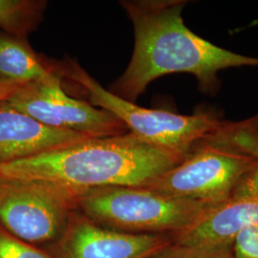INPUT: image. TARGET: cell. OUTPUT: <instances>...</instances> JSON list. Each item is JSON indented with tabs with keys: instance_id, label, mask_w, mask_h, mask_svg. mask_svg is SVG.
I'll return each instance as SVG.
<instances>
[{
	"instance_id": "6da1fadb",
	"label": "cell",
	"mask_w": 258,
	"mask_h": 258,
	"mask_svg": "<svg viewBox=\"0 0 258 258\" xmlns=\"http://www.w3.org/2000/svg\"><path fill=\"white\" fill-rule=\"evenodd\" d=\"M186 0H126L120 4L134 27V50L124 73L111 93L134 102L158 78L194 75L204 93L220 88L218 73L228 68L258 67V57L240 55L199 37L184 24Z\"/></svg>"
},
{
	"instance_id": "7a4b0ae2",
	"label": "cell",
	"mask_w": 258,
	"mask_h": 258,
	"mask_svg": "<svg viewBox=\"0 0 258 258\" xmlns=\"http://www.w3.org/2000/svg\"><path fill=\"white\" fill-rule=\"evenodd\" d=\"M184 159L127 132L87 139L0 165V181H44L82 191L105 186L146 187Z\"/></svg>"
},
{
	"instance_id": "3957f363",
	"label": "cell",
	"mask_w": 258,
	"mask_h": 258,
	"mask_svg": "<svg viewBox=\"0 0 258 258\" xmlns=\"http://www.w3.org/2000/svg\"><path fill=\"white\" fill-rule=\"evenodd\" d=\"M257 166L258 137L251 121H230L146 187L178 198L226 203Z\"/></svg>"
},
{
	"instance_id": "277c9868",
	"label": "cell",
	"mask_w": 258,
	"mask_h": 258,
	"mask_svg": "<svg viewBox=\"0 0 258 258\" xmlns=\"http://www.w3.org/2000/svg\"><path fill=\"white\" fill-rule=\"evenodd\" d=\"M223 204L178 198L136 186L93 188L83 191L77 199V208L93 221L142 232L178 233L201 221Z\"/></svg>"
},
{
	"instance_id": "5b68a950",
	"label": "cell",
	"mask_w": 258,
	"mask_h": 258,
	"mask_svg": "<svg viewBox=\"0 0 258 258\" xmlns=\"http://www.w3.org/2000/svg\"><path fill=\"white\" fill-rule=\"evenodd\" d=\"M62 73L88 96L92 104L114 115L129 132L184 158L231 121L223 120L215 112L206 109L196 111L191 115H182L142 107L103 88L81 65L72 60Z\"/></svg>"
},
{
	"instance_id": "8992f818",
	"label": "cell",
	"mask_w": 258,
	"mask_h": 258,
	"mask_svg": "<svg viewBox=\"0 0 258 258\" xmlns=\"http://www.w3.org/2000/svg\"><path fill=\"white\" fill-rule=\"evenodd\" d=\"M82 192L44 181H0V223L21 241L53 239Z\"/></svg>"
},
{
	"instance_id": "52a82bcc",
	"label": "cell",
	"mask_w": 258,
	"mask_h": 258,
	"mask_svg": "<svg viewBox=\"0 0 258 258\" xmlns=\"http://www.w3.org/2000/svg\"><path fill=\"white\" fill-rule=\"evenodd\" d=\"M61 71L44 80L23 84L7 100L18 110L51 128L67 130L89 138L119 136L129 132L109 112L68 96Z\"/></svg>"
},
{
	"instance_id": "ba28073f",
	"label": "cell",
	"mask_w": 258,
	"mask_h": 258,
	"mask_svg": "<svg viewBox=\"0 0 258 258\" xmlns=\"http://www.w3.org/2000/svg\"><path fill=\"white\" fill-rule=\"evenodd\" d=\"M89 137L51 128L0 101V165L37 156L83 142Z\"/></svg>"
},
{
	"instance_id": "9c48e42d",
	"label": "cell",
	"mask_w": 258,
	"mask_h": 258,
	"mask_svg": "<svg viewBox=\"0 0 258 258\" xmlns=\"http://www.w3.org/2000/svg\"><path fill=\"white\" fill-rule=\"evenodd\" d=\"M169 244L161 235L129 233L78 220L70 231L65 258H149Z\"/></svg>"
},
{
	"instance_id": "30bf717a",
	"label": "cell",
	"mask_w": 258,
	"mask_h": 258,
	"mask_svg": "<svg viewBox=\"0 0 258 258\" xmlns=\"http://www.w3.org/2000/svg\"><path fill=\"white\" fill-rule=\"evenodd\" d=\"M251 226H258V194L230 199L192 227L176 233L175 243L232 244L240 230Z\"/></svg>"
},
{
	"instance_id": "8fae6325",
	"label": "cell",
	"mask_w": 258,
	"mask_h": 258,
	"mask_svg": "<svg viewBox=\"0 0 258 258\" xmlns=\"http://www.w3.org/2000/svg\"><path fill=\"white\" fill-rule=\"evenodd\" d=\"M55 69L42 61L27 39L12 37L0 31V82L21 84L38 82Z\"/></svg>"
},
{
	"instance_id": "7c38bea8",
	"label": "cell",
	"mask_w": 258,
	"mask_h": 258,
	"mask_svg": "<svg viewBox=\"0 0 258 258\" xmlns=\"http://www.w3.org/2000/svg\"><path fill=\"white\" fill-rule=\"evenodd\" d=\"M46 7L42 0H0V31L27 39L42 21Z\"/></svg>"
},
{
	"instance_id": "4fadbf2b",
	"label": "cell",
	"mask_w": 258,
	"mask_h": 258,
	"mask_svg": "<svg viewBox=\"0 0 258 258\" xmlns=\"http://www.w3.org/2000/svg\"><path fill=\"white\" fill-rule=\"evenodd\" d=\"M149 258H235L232 244L183 245L169 244Z\"/></svg>"
},
{
	"instance_id": "5bb4252c",
	"label": "cell",
	"mask_w": 258,
	"mask_h": 258,
	"mask_svg": "<svg viewBox=\"0 0 258 258\" xmlns=\"http://www.w3.org/2000/svg\"><path fill=\"white\" fill-rule=\"evenodd\" d=\"M0 258H50L27 243L0 229Z\"/></svg>"
},
{
	"instance_id": "9a60e30c",
	"label": "cell",
	"mask_w": 258,
	"mask_h": 258,
	"mask_svg": "<svg viewBox=\"0 0 258 258\" xmlns=\"http://www.w3.org/2000/svg\"><path fill=\"white\" fill-rule=\"evenodd\" d=\"M235 258H258V226L240 230L232 240Z\"/></svg>"
},
{
	"instance_id": "2e32d148",
	"label": "cell",
	"mask_w": 258,
	"mask_h": 258,
	"mask_svg": "<svg viewBox=\"0 0 258 258\" xmlns=\"http://www.w3.org/2000/svg\"><path fill=\"white\" fill-rule=\"evenodd\" d=\"M22 85L23 84H21V83L0 82V101L8 100L10 97L17 92Z\"/></svg>"
},
{
	"instance_id": "e0dca14e",
	"label": "cell",
	"mask_w": 258,
	"mask_h": 258,
	"mask_svg": "<svg viewBox=\"0 0 258 258\" xmlns=\"http://www.w3.org/2000/svg\"><path fill=\"white\" fill-rule=\"evenodd\" d=\"M249 120L251 121V124H252L253 129H254V131H255V133H256L258 137V113L255 116L249 118Z\"/></svg>"
}]
</instances>
